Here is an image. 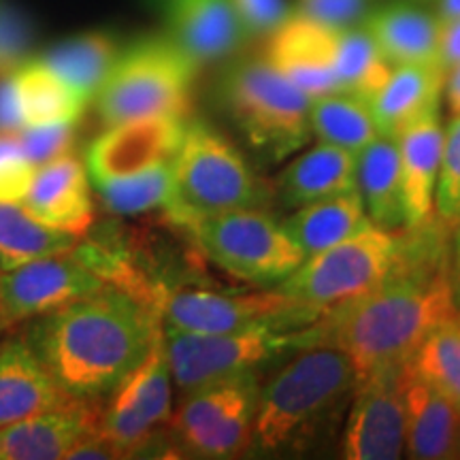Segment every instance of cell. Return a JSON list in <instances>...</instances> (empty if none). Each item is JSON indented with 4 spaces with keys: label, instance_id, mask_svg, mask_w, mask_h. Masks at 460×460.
I'll use <instances>...</instances> for the list:
<instances>
[{
    "label": "cell",
    "instance_id": "2",
    "mask_svg": "<svg viewBox=\"0 0 460 460\" xmlns=\"http://www.w3.org/2000/svg\"><path fill=\"white\" fill-rule=\"evenodd\" d=\"M160 331L156 305L107 284L26 320L20 332L65 393L101 401L141 365Z\"/></svg>",
    "mask_w": 460,
    "mask_h": 460
},
{
    "label": "cell",
    "instance_id": "27",
    "mask_svg": "<svg viewBox=\"0 0 460 460\" xmlns=\"http://www.w3.org/2000/svg\"><path fill=\"white\" fill-rule=\"evenodd\" d=\"M371 224L358 190H349L298 207L295 214L281 222V226L305 256H309L354 237Z\"/></svg>",
    "mask_w": 460,
    "mask_h": 460
},
{
    "label": "cell",
    "instance_id": "26",
    "mask_svg": "<svg viewBox=\"0 0 460 460\" xmlns=\"http://www.w3.org/2000/svg\"><path fill=\"white\" fill-rule=\"evenodd\" d=\"M356 190L373 226L388 233L405 228L399 147L394 139L377 137L356 156Z\"/></svg>",
    "mask_w": 460,
    "mask_h": 460
},
{
    "label": "cell",
    "instance_id": "25",
    "mask_svg": "<svg viewBox=\"0 0 460 460\" xmlns=\"http://www.w3.org/2000/svg\"><path fill=\"white\" fill-rule=\"evenodd\" d=\"M362 26L393 66L439 62L441 20L411 4H390L367 13Z\"/></svg>",
    "mask_w": 460,
    "mask_h": 460
},
{
    "label": "cell",
    "instance_id": "12",
    "mask_svg": "<svg viewBox=\"0 0 460 460\" xmlns=\"http://www.w3.org/2000/svg\"><path fill=\"white\" fill-rule=\"evenodd\" d=\"M172 416V377L163 331L152 349L124 382L102 399L101 430L124 458L146 452L169 429Z\"/></svg>",
    "mask_w": 460,
    "mask_h": 460
},
{
    "label": "cell",
    "instance_id": "45",
    "mask_svg": "<svg viewBox=\"0 0 460 460\" xmlns=\"http://www.w3.org/2000/svg\"><path fill=\"white\" fill-rule=\"evenodd\" d=\"M454 298H456V305L460 309V267L456 269V273H454Z\"/></svg>",
    "mask_w": 460,
    "mask_h": 460
},
{
    "label": "cell",
    "instance_id": "14",
    "mask_svg": "<svg viewBox=\"0 0 460 460\" xmlns=\"http://www.w3.org/2000/svg\"><path fill=\"white\" fill-rule=\"evenodd\" d=\"M401 367L371 371L356 384L348 411L341 454L348 460H394L405 452V411Z\"/></svg>",
    "mask_w": 460,
    "mask_h": 460
},
{
    "label": "cell",
    "instance_id": "21",
    "mask_svg": "<svg viewBox=\"0 0 460 460\" xmlns=\"http://www.w3.org/2000/svg\"><path fill=\"white\" fill-rule=\"evenodd\" d=\"M446 128L439 109L407 126L396 137L401 164V190L405 228H413L433 216L437 175L444 152Z\"/></svg>",
    "mask_w": 460,
    "mask_h": 460
},
{
    "label": "cell",
    "instance_id": "44",
    "mask_svg": "<svg viewBox=\"0 0 460 460\" xmlns=\"http://www.w3.org/2000/svg\"><path fill=\"white\" fill-rule=\"evenodd\" d=\"M441 22L456 20L460 17V0H439V13H437Z\"/></svg>",
    "mask_w": 460,
    "mask_h": 460
},
{
    "label": "cell",
    "instance_id": "48",
    "mask_svg": "<svg viewBox=\"0 0 460 460\" xmlns=\"http://www.w3.org/2000/svg\"><path fill=\"white\" fill-rule=\"evenodd\" d=\"M458 320H460V309H458Z\"/></svg>",
    "mask_w": 460,
    "mask_h": 460
},
{
    "label": "cell",
    "instance_id": "7",
    "mask_svg": "<svg viewBox=\"0 0 460 460\" xmlns=\"http://www.w3.org/2000/svg\"><path fill=\"white\" fill-rule=\"evenodd\" d=\"M320 322L301 331L250 329L239 332H181L163 326L172 386L188 394L224 379L258 373L261 367L286 358L292 349L322 341Z\"/></svg>",
    "mask_w": 460,
    "mask_h": 460
},
{
    "label": "cell",
    "instance_id": "42",
    "mask_svg": "<svg viewBox=\"0 0 460 460\" xmlns=\"http://www.w3.org/2000/svg\"><path fill=\"white\" fill-rule=\"evenodd\" d=\"M439 65L444 66L446 73L460 65V17L441 22Z\"/></svg>",
    "mask_w": 460,
    "mask_h": 460
},
{
    "label": "cell",
    "instance_id": "34",
    "mask_svg": "<svg viewBox=\"0 0 460 460\" xmlns=\"http://www.w3.org/2000/svg\"><path fill=\"white\" fill-rule=\"evenodd\" d=\"M169 186L171 163L154 164L132 175L94 181L101 203L115 216H141L163 209L169 197Z\"/></svg>",
    "mask_w": 460,
    "mask_h": 460
},
{
    "label": "cell",
    "instance_id": "9",
    "mask_svg": "<svg viewBox=\"0 0 460 460\" xmlns=\"http://www.w3.org/2000/svg\"><path fill=\"white\" fill-rule=\"evenodd\" d=\"M399 247V233L367 226L354 237L303 258V262L281 279L278 290L295 301L331 315L373 290Z\"/></svg>",
    "mask_w": 460,
    "mask_h": 460
},
{
    "label": "cell",
    "instance_id": "8",
    "mask_svg": "<svg viewBox=\"0 0 460 460\" xmlns=\"http://www.w3.org/2000/svg\"><path fill=\"white\" fill-rule=\"evenodd\" d=\"M164 329L181 332H239L250 329L301 331L326 318L320 309L284 292H228L160 286L154 295Z\"/></svg>",
    "mask_w": 460,
    "mask_h": 460
},
{
    "label": "cell",
    "instance_id": "41",
    "mask_svg": "<svg viewBox=\"0 0 460 460\" xmlns=\"http://www.w3.org/2000/svg\"><path fill=\"white\" fill-rule=\"evenodd\" d=\"M24 126V115H22L13 75H4V77H0V132L15 135Z\"/></svg>",
    "mask_w": 460,
    "mask_h": 460
},
{
    "label": "cell",
    "instance_id": "47",
    "mask_svg": "<svg viewBox=\"0 0 460 460\" xmlns=\"http://www.w3.org/2000/svg\"><path fill=\"white\" fill-rule=\"evenodd\" d=\"M456 458H460V435H458V446H456Z\"/></svg>",
    "mask_w": 460,
    "mask_h": 460
},
{
    "label": "cell",
    "instance_id": "18",
    "mask_svg": "<svg viewBox=\"0 0 460 460\" xmlns=\"http://www.w3.org/2000/svg\"><path fill=\"white\" fill-rule=\"evenodd\" d=\"M169 37L199 66L233 56L250 32L233 0H166Z\"/></svg>",
    "mask_w": 460,
    "mask_h": 460
},
{
    "label": "cell",
    "instance_id": "40",
    "mask_svg": "<svg viewBox=\"0 0 460 460\" xmlns=\"http://www.w3.org/2000/svg\"><path fill=\"white\" fill-rule=\"evenodd\" d=\"M241 20L252 34H271L290 13L286 0H233Z\"/></svg>",
    "mask_w": 460,
    "mask_h": 460
},
{
    "label": "cell",
    "instance_id": "16",
    "mask_svg": "<svg viewBox=\"0 0 460 460\" xmlns=\"http://www.w3.org/2000/svg\"><path fill=\"white\" fill-rule=\"evenodd\" d=\"M102 399L73 396L62 405L0 429V460H62L99 433Z\"/></svg>",
    "mask_w": 460,
    "mask_h": 460
},
{
    "label": "cell",
    "instance_id": "20",
    "mask_svg": "<svg viewBox=\"0 0 460 460\" xmlns=\"http://www.w3.org/2000/svg\"><path fill=\"white\" fill-rule=\"evenodd\" d=\"M401 394L407 456L416 460L456 458L460 411L454 402L416 376L407 362L401 367Z\"/></svg>",
    "mask_w": 460,
    "mask_h": 460
},
{
    "label": "cell",
    "instance_id": "38",
    "mask_svg": "<svg viewBox=\"0 0 460 460\" xmlns=\"http://www.w3.org/2000/svg\"><path fill=\"white\" fill-rule=\"evenodd\" d=\"M34 166L22 152L15 135L0 132V200L4 203H22L31 188Z\"/></svg>",
    "mask_w": 460,
    "mask_h": 460
},
{
    "label": "cell",
    "instance_id": "31",
    "mask_svg": "<svg viewBox=\"0 0 460 460\" xmlns=\"http://www.w3.org/2000/svg\"><path fill=\"white\" fill-rule=\"evenodd\" d=\"M84 237L45 226L22 203L0 200V273L39 261V258L71 252Z\"/></svg>",
    "mask_w": 460,
    "mask_h": 460
},
{
    "label": "cell",
    "instance_id": "43",
    "mask_svg": "<svg viewBox=\"0 0 460 460\" xmlns=\"http://www.w3.org/2000/svg\"><path fill=\"white\" fill-rule=\"evenodd\" d=\"M444 92L447 96V107H450L452 115H460V65L454 66L452 71H447Z\"/></svg>",
    "mask_w": 460,
    "mask_h": 460
},
{
    "label": "cell",
    "instance_id": "24",
    "mask_svg": "<svg viewBox=\"0 0 460 460\" xmlns=\"http://www.w3.org/2000/svg\"><path fill=\"white\" fill-rule=\"evenodd\" d=\"M349 190H356V154L320 141L292 160L275 183V194L290 209Z\"/></svg>",
    "mask_w": 460,
    "mask_h": 460
},
{
    "label": "cell",
    "instance_id": "29",
    "mask_svg": "<svg viewBox=\"0 0 460 460\" xmlns=\"http://www.w3.org/2000/svg\"><path fill=\"white\" fill-rule=\"evenodd\" d=\"M309 124L312 137L320 143H329L356 156L371 141L382 137L373 118L371 102L348 92H331L312 99Z\"/></svg>",
    "mask_w": 460,
    "mask_h": 460
},
{
    "label": "cell",
    "instance_id": "39",
    "mask_svg": "<svg viewBox=\"0 0 460 460\" xmlns=\"http://www.w3.org/2000/svg\"><path fill=\"white\" fill-rule=\"evenodd\" d=\"M369 4L371 0H298L296 11L320 24L341 31L360 24L369 11Z\"/></svg>",
    "mask_w": 460,
    "mask_h": 460
},
{
    "label": "cell",
    "instance_id": "13",
    "mask_svg": "<svg viewBox=\"0 0 460 460\" xmlns=\"http://www.w3.org/2000/svg\"><path fill=\"white\" fill-rule=\"evenodd\" d=\"M79 247L0 273V335L26 320L105 288Z\"/></svg>",
    "mask_w": 460,
    "mask_h": 460
},
{
    "label": "cell",
    "instance_id": "3",
    "mask_svg": "<svg viewBox=\"0 0 460 460\" xmlns=\"http://www.w3.org/2000/svg\"><path fill=\"white\" fill-rule=\"evenodd\" d=\"M356 384L352 360L335 343L292 349L258 390L252 450L281 454L314 446L345 416Z\"/></svg>",
    "mask_w": 460,
    "mask_h": 460
},
{
    "label": "cell",
    "instance_id": "46",
    "mask_svg": "<svg viewBox=\"0 0 460 460\" xmlns=\"http://www.w3.org/2000/svg\"><path fill=\"white\" fill-rule=\"evenodd\" d=\"M147 4H149V7H154V9L163 11V7L166 4V0H147Z\"/></svg>",
    "mask_w": 460,
    "mask_h": 460
},
{
    "label": "cell",
    "instance_id": "32",
    "mask_svg": "<svg viewBox=\"0 0 460 460\" xmlns=\"http://www.w3.org/2000/svg\"><path fill=\"white\" fill-rule=\"evenodd\" d=\"M393 68L362 22L337 31L335 73L339 92H348L371 102L388 82Z\"/></svg>",
    "mask_w": 460,
    "mask_h": 460
},
{
    "label": "cell",
    "instance_id": "35",
    "mask_svg": "<svg viewBox=\"0 0 460 460\" xmlns=\"http://www.w3.org/2000/svg\"><path fill=\"white\" fill-rule=\"evenodd\" d=\"M433 214L452 234L454 273H456L460 267V115H454L444 137Z\"/></svg>",
    "mask_w": 460,
    "mask_h": 460
},
{
    "label": "cell",
    "instance_id": "15",
    "mask_svg": "<svg viewBox=\"0 0 460 460\" xmlns=\"http://www.w3.org/2000/svg\"><path fill=\"white\" fill-rule=\"evenodd\" d=\"M188 119L175 115L111 124L90 143L85 169L92 183L171 163L186 137Z\"/></svg>",
    "mask_w": 460,
    "mask_h": 460
},
{
    "label": "cell",
    "instance_id": "36",
    "mask_svg": "<svg viewBox=\"0 0 460 460\" xmlns=\"http://www.w3.org/2000/svg\"><path fill=\"white\" fill-rule=\"evenodd\" d=\"M34 45L32 22L9 0H0V77L31 60Z\"/></svg>",
    "mask_w": 460,
    "mask_h": 460
},
{
    "label": "cell",
    "instance_id": "49",
    "mask_svg": "<svg viewBox=\"0 0 460 460\" xmlns=\"http://www.w3.org/2000/svg\"><path fill=\"white\" fill-rule=\"evenodd\" d=\"M0 337H3V335H0Z\"/></svg>",
    "mask_w": 460,
    "mask_h": 460
},
{
    "label": "cell",
    "instance_id": "37",
    "mask_svg": "<svg viewBox=\"0 0 460 460\" xmlns=\"http://www.w3.org/2000/svg\"><path fill=\"white\" fill-rule=\"evenodd\" d=\"M75 122H56V124H41V126H26L20 132H15L20 141L22 152L26 158L37 166H43L51 160L66 156L71 154L75 146Z\"/></svg>",
    "mask_w": 460,
    "mask_h": 460
},
{
    "label": "cell",
    "instance_id": "6",
    "mask_svg": "<svg viewBox=\"0 0 460 460\" xmlns=\"http://www.w3.org/2000/svg\"><path fill=\"white\" fill-rule=\"evenodd\" d=\"M220 99L243 139L262 156L279 163L312 139V99L267 58L230 66L220 82Z\"/></svg>",
    "mask_w": 460,
    "mask_h": 460
},
{
    "label": "cell",
    "instance_id": "1",
    "mask_svg": "<svg viewBox=\"0 0 460 460\" xmlns=\"http://www.w3.org/2000/svg\"><path fill=\"white\" fill-rule=\"evenodd\" d=\"M458 312L454 298V241L435 214L399 233L384 279L322 320V339L352 360L356 376L402 365L418 345Z\"/></svg>",
    "mask_w": 460,
    "mask_h": 460
},
{
    "label": "cell",
    "instance_id": "22",
    "mask_svg": "<svg viewBox=\"0 0 460 460\" xmlns=\"http://www.w3.org/2000/svg\"><path fill=\"white\" fill-rule=\"evenodd\" d=\"M68 399L73 396L58 386L22 332L0 341V429Z\"/></svg>",
    "mask_w": 460,
    "mask_h": 460
},
{
    "label": "cell",
    "instance_id": "23",
    "mask_svg": "<svg viewBox=\"0 0 460 460\" xmlns=\"http://www.w3.org/2000/svg\"><path fill=\"white\" fill-rule=\"evenodd\" d=\"M446 75L439 62L394 66L384 88L371 99L379 135L396 139L407 126L439 109Z\"/></svg>",
    "mask_w": 460,
    "mask_h": 460
},
{
    "label": "cell",
    "instance_id": "28",
    "mask_svg": "<svg viewBox=\"0 0 460 460\" xmlns=\"http://www.w3.org/2000/svg\"><path fill=\"white\" fill-rule=\"evenodd\" d=\"M118 39L107 31H88L45 51L41 60L77 92L85 102L94 101L119 56Z\"/></svg>",
    "mask_w": 460,
    "mask_h": 460
},
{
    "label": "cell",
    "instance_id": "17",
    "mask_svg": "<svg viewBox=\"0 0 460 460\" xmlns=\"http://www.w3.org/2000/svg\"><path fill=\"white\" fill-rule=\"evenodd\" d=\"M335 54V28L320 24L298 11H290L275 28L267 48V60L309 99L339 92Z\"/></svg>",
    "mask_w": 460,
    "mask_h": 460
},
{
    "label": "cell",
    "instance_id": "5",
    "mask_svg": "<svg viewBox=\"0 0 460 460\" xmlns=\"http://www.w3.org/2000/svg\"><path fill=\"white\" fill-rule=\"evenodd\" d=\"M199 68L169 34L141 39L119 51L94 96L96 111L107 126L160 115L186 118Z\"/></svg>",
    "mask_w": 460,
    "mask_h": 460
},
{
    "label": "cell",
    "instance_id": "11",
    "mask_svg": "<svg viewBox=\"0 0 460 460\" xmlns=\"http://www.w3.org/2000/svg\"><path fill=\"white\" fill-rule=\"evenodd\" d=\"M258 390V373H245L188 393L169 422L175 444L197 458H234L252 450Z\"/></svg>",
    "mask_w": 460,
    "mask_h": 460
},
{
    "label": "cell",
    "instance_id": "4",
    "mask_svg": "<svg viewBox=\"0 0 460 460\" xmlns=\"http://www.w3.org/2000/svg\"><path fill=\"white\" fill-rule=\"evenodd\" d=\"M271 200V188L226 137L205 122H188L181 147L171 160L169 197L163 207L172 226L190 230L228 211L267 209Z\"/></svg>",
    "mask_w": 460,
    "mask_h": 460
},
{
    "label": "cell",
    "instance_id": "33",
    "mask_svg": "<svg viewBox=\"0 0 460 460\" xmlns=\"http://www.w3.org/2000/svg\"><path fill=\"white\" fill-rule=\"evenodd\" d=\"M410 369L439 390L460 411V320L441 322L407 360Z\"/></svg>",
    "mask_w": 460,
    "mask_h": 460
},
{
    "label": "cell",
    "instance_id": "10",
    "mask_svg": "<svg viewBox=\"0 0 460 460\" xmlns=\"http://www.w3.org/2000/svg\"><path fill=\"white\" fill-rule=\"evenodd\" d=\"M190 233L207 261L250 284H279L305 258L267 209H237L207 217Z\"/></svg>",
    "mask_w": 460,
    "mask_h": 460
},
{
    "label": "cell",
    "instance_id": "30",
    "mask_svg": "<svg viewBox=\"0 0 460 460\" xmlns=\"http://www.w3.org/2000/svg\"><path fill=\"white\" fill-rule=\"evenodd\" d=\"M13 75L22 115L26 126L56 122H77L85 102L77 92L68 88L41 58H31ZM24 126V128H26Z\"/></svg>",
    "mask_w": 460,
    "mask_h": 460
},
{
    "label": "cell",
    "instance_id": "19",
    "mask_svg": "<svg viewBox=\"0 0 460 460\" xmlns=\"http://www.w3.org/2000/svg\"><path fill=\"white\" fill-rule=\"evenodd\" d=\"M22 205L45 226L84 237L94 222L88 169L71 154L39 166Z\"/></svg>",
    "mask_w": 460,
    "mask_h": 460
}]
</instances>
